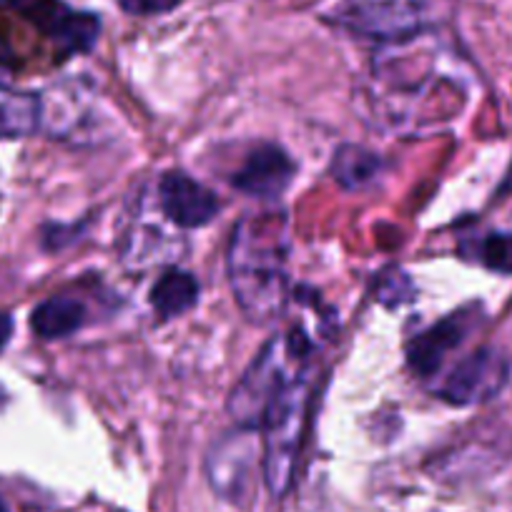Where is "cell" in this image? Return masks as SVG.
<instances>
[{
    "label": "cell",
    "mask_w": 512,
    "mask_h": 512,
    "mask_svg": "<svg viewBox=\"0 0 512 512\" xmlns=\"http://www.w3.org/2000/svg\"><path fill=\"white\" fill-rule=\"evenodd\" d=\"M226 262L236 302L251 322L269 324L282 317L289 304L284 214H254L239 221Z\"/></svg>",
    "instance_id": "1"
},
{
    "label": "cell",
    "mask_w": 512,
    "mask_h": 512,
    "mask_svg": "<svg viewBox=\"0 0 512 512\" xmlns=\"http://www.w3.org/2000/svg\"><path fill=\"white\" fill-rule=\"evenodd\" d=\"M312 374L304 369L287 382L267 405L259 430L264 435V482L274 497H284L294 482L299 447L307 427Z\"/></svg>",
    "instance_id": "2"
},
{
    "label": "cell",
    "mask_w": 512,
    "mask_h": 512,
    "mask_svg": "<svg viewBox=\"0 0 512 512\" xmlns=\"http://www.w3.org/2000/svg\"><path fill=\"white\" fill-rule=\"evenodd\" d=\"M309 349H312V342L297 329H292L284 337L272 339L231 392V417L249 430L259 427L272 397L282 390L284 384L292 382L307 369Z\"/></svg>",
    "instance_id": "3"
},
{
    "label": "cell",
    "mask_w": 512,
    "mask_h": 512,
    "mask_svg": "<svg viewBox=\"0 0 512 512\" xmlns=\"http://www.w3.org/2000/svg\"><path fill=\"white\" fill-rule=\"evenodd\" d=\"M0 8L16 11L33 23L56 43L63 56L91 51L101 33V18L71 11L61 0H0Z\"/></svg>",
    "instance_id": "4"
},
{
    "label": "cell",
    "mask_w": 512,
    "mask_h": 512,
    "mask_svg": "<svg viewBox=\"0 0 512 512\" xmlns=\"http://www.w3.org/2000/svg\"><path fill=\"white\" fill-rule=\"evenodd\" d=\"M332 18L357 36L379 41L415 36L420 28V8L412 0H339Z\"/></svg>",
    "instance_id": "5"
},
{
    "label": "cell",
    "mask_w": 512,
    "mask_h": 512,
    "mask_svg": "<svg viewBox=\"0 0 512 512\" xmlns=\"http://www.w3.org/2000/svg\"><path fill=\"white\" fill-rule=\"evenodd\" d=\"M510 377V362L497 349H477L462 359L440 384V400L457 407L480 405L500 395Z\"/></svg>",
    "instance_id": "6"
},
{
    "label": "cell",
    "mask_w": 512,
    "mask_h": 512,
    "mask_svg": "<svg viewBox=\"0 0 512 512\" xmlns=\"http://www.w3.org/2000/svg\"><path fill=\"white\" fill-rule=\"evenodd\" d=\"M159 204L161 211L181 229L206 226L221 209L214 191L201 186L184 171H169L159 181Z\"/></svg>",
    "instance_id": "7"
},
{
    "label": "cell",
    "mask_w": 512,
    "mask_h": 512,
    "mask_svg": "<svg viewBox=\"0 0 512 512\" xmlns=\"http://www.w3.org/2000/svg\"><path fill=\"white\" fill-rule=\"evenodd\" d=\"M294 161L284 149L274 144H264L251 151L241 169L234 174V186L249 196L259 199H274L284 194L294 179Z\"/></svg>",
    "instance_id": "8"
},
{
    "label": "cell",
    "mask_w": 512,
    "mask_h": 512,
    "mask_svg": "<svg viewBox=\"0 0 512 512\" xmlns=\"http://www.w3.org/2000/svg\"><path fill=\"white\" fill-rule=\"evenodd\" d=\"M254 455L256 445L249 435V427H246V432L226 435L224 440L216 442L209 462H206V472H209V482L214 492H219L226 500H236L244 492L246 480H249Z\"/></svg>",
    "instance_id": "9"
},
{
    "label": "cell",
    "mask_w": 512,
    "mask_h": 512,
    "mask_svg": "<svg viewBox=\"0 0 512 512\" xmlns=\"http://www.w3.org/2000/svg\"><path fill=\"white\" fill-rule=\"evenodd\" d=\"M472 322H475L472 314L457 312L437 322L427 332L417 334L407 347V364L412 367V372H417L420 377H432L442 367L447 354L465 342Z\"/></svg>",
    "instance_id": "10"
},
{
    "label": "cell",
    "mask_w": 512,
    "mask_h": 512,
    "mask_svg": "<svg viewBox=\"0 0 512 512\" xmlns=\"http://www.w3.org/2000/svg\"><path fill=\"white\" fill-rule=\"evenodd\" d=\"M86 309L73 297H51L31 314V329L41 339H63L81 329Z\"/></svg>",
    "instance_id": "11"
},
{
    "label": "cell",
    "mask_w": 512,
    "mask_h": 512,
    "mask_svg": "<svg viewBox=\"0 0 512 512\" xmlns=\"http://www.w3.org/2000/svg\"><path fill=\"white\" fill-rule=\"evenodd\" d=\"M196 302H199V282L194 274L181 272V269L166 272L151 289V307L161 319L179 317L194 309Z\"/></svg>",
    "instance_id": "12"
},
{
    "label": "cell",
    "mask_w": 512,
    "mask_h": 512,
    "mask_svg": "<svg viewBox=\"0 0 512 512\" xmlns=\"http://www.w3.org/2000/svg\"><path fill=\"white\" fill-rule=\"evenodd\" d=\"M382 171V161L377 154L362 149V146H342L332 159V174L339 186L349 191H359L372 184Z\"/></svg>",
    "instance_id": "13"
},
{
    "label": "cell",
    "mask_w": 512,
    "mask_h": 512,
    "mask_svg": "<svg viewBox=\"0 0 512 512\" xmlns=\"http://www.w3.org/2000/svg\"><path fill=\"white\" fill-rule=\"evenodd\" d=\"M480 262L497 274H512V234L495 231L480 241Z\"/></svg>",
    "instance_id": "14"
},
{
    "label": "cell",
    "mask_w": 512,
    "mask_h": 512,
    "mask_svg": "<svg viewBox=\"0 0 512 512\" xmlns=\"http://www.w3.org/2000/svg\"><path fill=\"white\" fill-rule=\"evenodd\" d=\"M179 3L181 0H121V8L131 16H156L174 11Z\"/></svg>",
    "instance_id": "15"
},
{
    "label": "cell",
    "mask_w": 512,
    "mask_h": 512,
    "mask_svg": "<svg viewBox=\"0 0 512 512\" xmlns=\"http://www.w3.org/2000/svg\"><path fill=\"white\" fill-rule=\"evenodd\" d=\"M18 71V58L13 51L11 43L6 41V36L0 33V86H6L8 78Z\"/></svg>",
    "instance_id": "16"
},
{
    "label": "cell",
    "mask_w": 512,
    "mask_h": 512,
    "mask_svg": "<svg viewBox=\"0 0 512 512\" xmlns=\"http://www.w3.org/2000/svg\"><path fill=\"white\" fill-rule=\"evenodd\" d=\"M11 334H13V317L8 312H0V349L11 342Z\"/></svg>",
    "instance_id": "17"
},
{
    "label": "cell",
    "mask_w": 512,
    "mask_h": 512,
    "mask_svg": "<svg viewBox=\"0 0 512 512\" xmlns=\"http://www.w3.org/2000/svg\"><path fill=\"white\" fill-rule=\"evenodd\" d=\"M6 400H8V395H6V390H3V387H0V407L6 405Z\"/></svg>",
    "instance_id": "18"
},
{
    "label": "cell",
    "mask_w": 512,
    "mask_h": 512,
    "mask_svg": "<svg viewBox=\"0 0 512 512\" xmlns=\"http://www.w3.org/2000/svg\"><path fill=\"white\" fill-rule=\"evenodd\" d=\"M505 189H507V191H512V171H510V174H507V181H505Z\"/></svg>",
    "instance_id": "19"
},
{
    "label": "cell",
    "mask_w": 512,
    "mask_h": 512,
    "mask_svg": "<svg viewBox=\"0 0 512 512\" xmlns=\"http://www.w3.org/2000/svg\"><path fill=\"white\" fill-rule=\"evenodd\" d=\"M0 512H11V510H8V505H6V500H3V497H0Z\"/></svg>",
    "instance_id": "20"
}]
</instances>
